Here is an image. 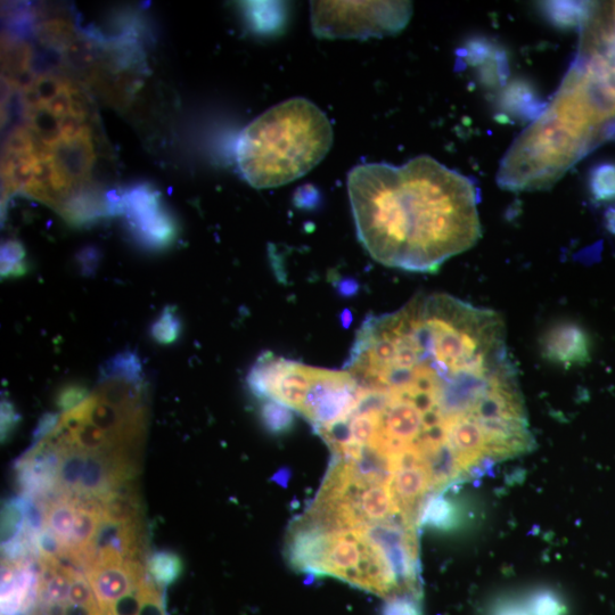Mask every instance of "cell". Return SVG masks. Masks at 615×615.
Wrapping results in <instances>:
<instances>
[{
  "mask_svg": "<svg viewBox=\"0 0 615 615\" xmlns=\"http://www.w3.org/2000/svg\"><path fill=\"white\" fill-rule=\"evenodd\" d=\"M138 589L142 596L141 611L138 615H167L160 588L154 584L149 574L139 584Z\"/></svg>",
  "mask_w": 615,
  "mask_h": 615,
  "instance_id": "603a6c76",
  "label": "cell"
},
{
  "mask_svg": "<svg viewBox=\"0 0 615 615\" xmlns=\"http://www.w3.org/2000/svg\"><path fill=\"white\" fill-rule=\"evenodd\" d=\"M69 603L85 606L98 605L92 586L85 573H78L71 581Z\"/></svg>",
  "mask_w": 615,
  "mask_h": 615,
  "instance_id": "f1b7e54d",
  "label": "cell"
},
{
  "mask_svg": "<svg viewBox=\"0 0 615 615\" xmlns=\"http://www.w3.org/2000/svg\"><path fill=\"white\" fill-rule=\"evenodd\" d=\"M101 254L95 248H86L78 253V265L80 272L85 276L95 274L98 265H100Z\"/></svg>",
  "mask_w": 615,
  "mask_h": 615,
  "instance_id": "1f68e13d",
  "label": "cell"
},
{
  "mask_svg": "<svg viewBox=\"0 0 615 615\" xmlns=\"http://www.w3.org/2000/svg\"><path fill=\"white\" fill-rule=\"evenodd\" d=\"M44 505L46 508V527L55 533L65 549L69 548L77 513L71 496H65L56 500V502Z\"/></svg>",
  "mask_w": 615,
  "mask_h": 615,
  "instance_id": "5bb4252c",
  "label": "cell"
},
{
  "mask_svg": "<svg viewBox=\"0 0 615 615\" xmlns=\"http://www.w3.org/2000/svg\"><path fill=\"white\" fill-rule=\"evenodd\" d=\"M61 449L48 438L31 446L14 464L16 481L23 496L43 498L57 488Z\"/></svg>",
  "mask_w": 615,
  "mask_h": 615,
  "instance_id": "52a82bcc",
  "label": "cell"
},
{
  "mask_svg": "<svg viewBox=\"0 0 615 615\" xmlns=\"http://www.w3.org/2000/svg\"><path fill=\"white\" fill-rule=\"evenodd\" d=\"M123 215L134 241L150 251L167 250L178 237V223L150 184L122 191Z\"/></svg>",
  "mask_w": 615,
  "mask_h": 615,
  "instance_id": "8992f818",
  "label": "cell"
},
{
  "mask_svg": "<svg viewBox=\"0 0 615 615\" xmlns=\"http://www.w3.org/2000/svg\"><path fill=\"white\" fill-rule=\"evenodd\" d=\"M606 227H608L611 234L615 236V208L606 212Z\"/></svg>",
  "mask_w": 615,
  "mask_h": 615,
  "instance_id": "d590c367",
  "label": "cell"
},
{
  "mask_svg": "<svg viewBox=\"0 0 615 615\" xmlns=\"http://www.w3.org/2000/svg\"><path fill=\"white\" fill-rule=\"evenodd\" d=\"M490 615H531L526 604L514 601H502L492 608Z\"/></svg>",
  "mask_w": 615,
  "mask_h": 615,
  "instance_id": "d6a6232c",
  "label": "cell"
},
{
  "mask_svg": "<svg viewBox=\"0 0 615 615\" xmlns=\"http://www.w3.org/2000/svg\"><path fill=\"white\" fill-rule=\"evenodd\" d=\"M183 331L182 319H180L177 308L167 306L161 311V314L151 326L152 339L162 344V346H169V344L175 343L180 334Z\"/></svg>",
  "mask_w": 615,
  "mask_h": 615,
  "instance_id": "ac0fdd59",
  "label": "cell"
},
{
  "mask_svg": "<svg viewBox=\"0 0 615 615\" xmlns=\"http://www.w3.org/2000/svg\"><path fill=\"white\" fill-rule=\"evenodd\" d=\"M85 576L105 613L119 598L133 592L146 578L147 571L142 560H126L120 567L90 568Z\"/></svg>",
  "mask_w": 615,
  "mask_h": 615,
  "instance_id": "8fae6325",
  "label": "cell"
},
{
  "mask_svg": "<svg viewBox=\"0 0 615 615\" xmlns=\"http://www.w3.org/2000/svg\"><path fill=\"white\" fill-rule=\"evenodd\" d=\"M27 498L26 531L29 535L37 537L46 528V508L37 498Z\"/></svg>",
  "mask_w": 615,
  "mask_h": 615,
  "instance_id": "4316f807",
  "label": "cell"
},
{
  "mask_svg": "<svg viewBox=\"0 0 615 615\" xmlns=\"http://www.w3.org/2000/svg\"><path fill=\"white\" fill-rule=\"evenodd\" d=\"M27 498L23 495L5 500L2 507V547L18 540L26 530Z\"/></svg>",
  "mask_w": 615,
  "mask_h": 615,
  "instance_id": "e0dca14e",
  "label": "cell"
},
{
  "mask_svg": "<svg viewBox=\"0 0 615 615\" xmlns=\"http://www.w3.org/2000/svg\"><path fill=\"white\" fill-rule=\"evenodd\" d=\"M41 608L44 609L46 615H65V610H67V604L52 603L45 606H41Z\"/></svg>",
  "mask_w": 615,
  "mask_h": 615,
  "instance_id": "e575fe53",
  "label": "cell"
},
{
  "mask_svg": "<svg viewBox=\"0 0 615 615\" xmlns=\"http://www.w3.org/2000/svg\"><path fill=\"white\" fill-rule=\"evenodd\" d=\"M61 422V415L57 413H45L40 417L38 424L34 432H32V445L36 446L52 436V434L59 428Z\"/></svg>",
  "mask_w": 615,
  "mask_h": 615,
  "instance_id": "4dcf8cb0",
  "label": "cell"
},
{
  "mask_svg": "<svg viewBox=\"0 0 615 615\" xmlns=\"http://www.w3.org/2000/svg\"><path fill=\"white\" fill-rule=\"evenodd\" d=\"M65 615H105L100 609V606H85L67 603Z\"/></svg>",
  "mask_w": 615,
  "mask_h": 615,
  "instance_id": "836d02e7",
  "label": "cell"
},
{
  "mask_svg": "<svg viewBox=\"0 0 615 615\" xmlns=\"http://www.w3.org/2000/svg\"><path fill=\"white\" fill-rule=\"evenodd\" d=\"M142 375L141 360L134 352L125 351L105 363L101 372V381L117 380L142 384Z\"/></svg>",
  "mask_w": 615,
  "mask_h": 615,
  "instance_id": "2e32d148",
  "label": "cell"
},
{
  "mask_svg": "<svg viewBox=\"0 0 615 615\" xmlns=\"http://www.w3.org/2000/svg\"><path fill=\"white\" fill-rule=\"evenodd\" d=\"M580 47L551 103L515 139L497 180L511 192L553 187L574 164L615 135V52L582 29Z\"/></svg>",
  "mask_w": 615,
  "mask_h": 615,
  "instance_id": "3957f363",
  "label": "cell"
},
{
  "mask_svg": "<svg viewBox=\"0 0 615 615\" xmlns=\"http://www.w3.org/2000/svg\"><path fill=\"white\" fill-rule=\"evenodd\" d=\"M142 596L139 593L138 587L133 592L119 598L114 602L105 615H138L141 611Z\"/></svg>",
  "mask_w": 615,
  "mask_h": 615,
  "instance_id": "f546056e",
  "label": "cell"
},
{
  "mask_svg": "<svg viewBox=\"0 0 615 615\" xmlns=\"http://www.w3.org/2000/svg\"><path fill=\"white\" fill-rule=\"evenodd\" d=\"M89 398V390L85 384L68 383L57 392L55 403L61 412L68 413L77 408Z\"/></svg>",
  "mask_w": 615,
  "mask_h": 615,
  "instance_id": "d4e9b609",
  "label": "cell"
},
{
  "mask_svg": "<svg viewBox=\"0 0 615 615\" xmlns=\"http://www.w3.org/2000/svg\"><path fill=\"white\" fill-rule=\"evenodd\" d=\"M589 187L597 202H614L615 163H604L595 168L590 176Z\"/></svg>",
  "mask_w": 615,
  "mask_h": 615,
  "instance_id": "7402d4cb",
  "label": "cell"
},
{
  "mask_svg": "<svg viewBox=\"0 0 615 615\" xmlns=\"http://www.w3.org/2000/svg\"><path fill=\"white\" fill-rule=\"evenodd\" d=\"M260 416L262 425L275 436L289 432L294 425L292 409L274 400H266L261 407Z\"/></svg>",
  "mask_w": 615,
  "mask_h": 615,
  "instance_id": "d6986e66",
  "label": "cell"
},
{
  "mask_svg": "<svg viewBox=\"0 0 615 615\" xmlns=\"http://www.w3.org/2000/svg\"><path fill=\"white\" fill-rule=\"evenodd\" d=\"M26 249L18 240H7L2 244V278H20L28 273Z\"/></svg>",
  "mask_w": 615,
  "mask_h": 615,
  "instance_id": "44dd1931",
  "label": "cell"
},
{
  "mask_svg": "<svg viewBox=\"0 0 615 615\" xmlns=\"http://www.w3.org/2000/svg\"><path fill=\"white\" fill-rule=\"evenodd\" d=\"M36 544L39 559H60V557L65 553V548L61 543V540L57 538L55 533L47 527L37 536Z\"/></svg>",
  "mask_w": 615,
  "mask_h": 615,
  "instance_id": "484cf974",
  "label": "cell"
},
{
  "mask_svg": "<svg viewBox=\"0 0 615 615\" xmlns=\"http://www.w3.org/2000/svg\"><path fill=\"white\" fill-rule=\"evenodd\" d=\"M540 351L546 362L556 366H584L592 358V340L585 328L576 323H557L541 336Z\"/></svg>",
  "mask_w": 615,
  "mask_h": 615,
  "instance_id": "9c48e42d",
  "label": "cell"
},
{
  "mask_svg": "<svg viewBox=\"0 0 615 615\" xmlns=\"http://www.w3.org/2000/svg\"><path fill=\"white\" fill-rule=\"evenodd\" d=\"M146 571L155 585L167 588L182 576L183 561L171 551L155 552L147 560Z\"/></svg>",
  "mask_w": 615,
  "mask_h": 615,
  "instance_id": "9a60e30c",
  "label": "cell"
},
{
  "mask_svg": "<svg viewBox=\"0 0 615 615\" xmlns=\"http://www.w3.org/2000/svg\"><path fill=\"white\" fill-rule=\"evenodd\" d=\"M368 544L356 529L332 530L324 576H331L359 588L362 564Z\"/></svg>",
  "mask_w": 615,
  "mask_h": 615,
  "instance_id": "30bf717a",
  "label": "cell"
},
{
  "mask_svg": "<svg viewBox=\"0 0 615 615\" xmlns=\"http://www.w3.org/2000/svg\"><path fill=\"white\" fill-rule=\"evenodd\" d=\"M23 125L8 136L3 199L21 192L61 216L106 198L95 182L101 143L93 105L79 87L56 84L22 98Z\"/></svg>",
  "mask_w": 615,
  "mask_h": 615,
  "instance_id": "7a4b0ae2",
  "label": "cell"
},
{
  "mask_svg": "<svg viewBox=\"0 0 615 615\" xmlns=\"http://www.w3.org/2000/svg\"><path fill=\"white\" fill-rule=\"evenodd\" d=\"M311 27L319 38L367 39L396 35L413 13L407 2H311Z\"/></svg>",
  "mask_w": 615,
  "mask_h": 615,
  "instance_id": "5b68a950",
  "label": "cell"
},
{
  "mask_svg": "<svg viewBox=\"0 0 615 615\" xmlns=\"http://www.w3.org/2000/svg\"><path fill=\"white\" fill-rule=\"evenodd\" d=\"M330 119L305 97L277 104L246 126L235 157L243 178L259 190L281 187L309 174L332 149Z\"/></svg>",
  "mask_w": 615,
  "mask_h": 615,
  "instance_id": "277c9868",
  "label": "cell"
},
{
  "mask_svg": "<svg viewBox=\"0 0 615 615\" xmlns=\"http://www.w3.org/2000/svg\"><path fill=\"white\" fill-rule=\"evenodd\" d=\"M348 192L358 239L384 266L433 273L480 240L477 186L429 155L359 164Z\"/></svg>",
  "mask_w": 615,
  "mask_h": 615,
  "instance_id": "6da1fadb",
  "label": "cell"
},
{
  "mask_svg": "<svg viewBox=\"0 0 615 615\" xmlns=\"http://www.w3.org/2000/svg\"><path fill=\"white\" fill-rule=\"evenodd\" d=\"M463 523V510L455 503L442 495L426 497L423 506L420 526L441 532L455 531Z\"/></svg>",
  "mask_w": 615,
  "mask_h": 615,
  "instance_id": "4fadbf2b",
  "label": "cell"
},
{
  "mask_svg": "<svg viewBox=\"0 0 615 615\" xmlns=\"http://www.w3.org/2000/svg\"><path fill=\"white\" fill-rule=\"evenodd\" d=\"M381 615H423L420 596L399 594L388 598Z\"/></svg>",
  "mask_w": 615,
  "mask_h": 615,
  "instance_id": "cb8c5ba5",
  "label": "cell"
},
{
  "mask_svg": "<svg viewBox=\"0 0 615 615\" xmlns=\"http://www.w3.org/2000/svg\"><path fill=\"white\" fill-rule=\"evenodd\" d=\"M331 531L306 514L291 528L286 543L287 561L295 571L324 576Z\"/></svg>",
  "mask_w": 615,
  "mask_h": 615,
  "instance_id": "ba28073f",
  "label": "cell"
},
{
  "mask_svg": "<svg viewBox=\"0 0 615 615\" xmlns=\"http://www.w3.org/2000/svg\"><path fill=\"white\" fill-rule=\"evenodd\" d=\"M111 451H97V453L87 451L78 494L96 497L101 502L112 494Z\"/></svg>",
  "mask_w": 615,
  "mask_h": 615,
  "instance_id": "7c38bea8",
  "label": "cell"
},
{
  "mask_svg": "<svg viewBox=\"0 0 615 615\" xmlns=\"http://www.w3.org/2000/svg\"><path fill=\"white\" fill-rule=\"evenodd\" d=\"M527 609L531 615H567L562 596L551 588H539L528 596Z\"/></svg>",
  "mask_w": 615,
  "mask_h": 615,
  "instance_id": "ffe728a7",
  "label": "cell"
},
{
  "mask_svg": "<svg viewBox=\"0 0 615 615\" xmlns=\"http://www.w3.org/2000/svg\"><path fill=\"white\" fill-rule=\"evenodd\" d=\"M22 417L16 410L11 400L2 399V407H0V434H2V444H6L13 437L16 429L21 424Z\"/></svg>",
  "mask_w": 615,
  "mask_h": 615,
  "instance_id": "83f0119b",
  "label": "cell"
}]
</instances>
